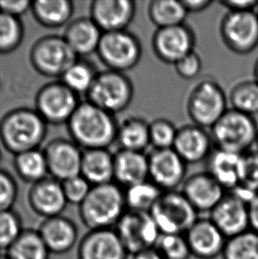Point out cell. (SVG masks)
<instances>
[{"label":"cell","instance_id":"6da1fadb","mask_svg":"<svg viewBox=\"0 0 258 259\" xmlns=\"http://www.w3.org/2000/svg\"><path fill=\"white\" fill-rule=\"evenodd\" d=\"M73 142L85 151L108 149L117 139L119 122L91 102L80 103L67 122Z\"/></svg>","mask_w":258,"mask_h":259},{"label":"cell","instance_id":"7a4b0ae2","mask_svg":"<svg viewBox=\"0 0 258 259\" xmlns=\"http://www.w3.org/2000/svg\"><path fill=\"white\" fill-rule=\"evenodd\" d=\"M47 135V123L35 110L19 108L0 120V142L13 154L38 150Z\"/></svg>","mask_w":258,"mask_h":259},{"label":"cell","instance_id":"3957f363","mask_svg":"<svg viewBox=\"0 0 258 259\" xmlns=\"http://www.w3.org/2000/svg\"><path fill=\"white\" fill-rule=\"evenodd\" d=\"M126 210L124 189L113 182L92 186L79 206V215L89 230L112 229Z\"/></svg>","mask_w":258,"mask_h":259},{"label":"cell","instance_id":"277c9868","mask_svg":"<svg viewBox=\"0 0 258 259\" xmlns=\"http://www.w3.org/2000/svg\"><path fill=\"white\" fill-rule=\"evenodd\" d=\"M228 97L212 78H203L189 89L185 99L187 115L191 123L211 128L228 108Z\"/></svg>","mask_w":258,"mask_h":259},{"label":"cell","instance_id":"5b68a950","mask_svg":"<svg viewBox=\"0 0 258 259\" xmlns=\"http://www.w3.org/2000/svg\"><path fill=\"white\" fill-rule=\"evenodd\" d=\"M257 132L255 117L232 108L225 112L209 131L215 148L238 154L251 151Z\"/></svg>","mask_w":258,"mask_h":259},{"label":"cell","instance_id":"8992f818","mask_svg":"<svg viewBox=\"0 0 258 259\" xmlns=\"http://www.w3.org/2000/svg\"><path fill=\"white\" fill-rule=\"evenodd\" d=\"M134 95L132 80L126 73L107 69L98 73L87 98L88 101L114 115L128 107Z\"/></svg>","mask_w":258,"mask_h":259},{"label":"cell","instance_id":"52a82bcc","mask_svg":"<svg viewBox=\"0 0 258 259\" xmlns=\"http://www.w3.org/2000/svg\"><path fill=\"white\" fill-rule=\"evenodd\" d=\"M161 234L185 235L199 218L182 191H164L150 212Z\"/></svg>","mask_w":258,"mask_h":259},{"label":"cell","instance_id":"ba28073f","mask_svg":"<svg viewBox=\"0 0 258 259\" xmlns=\"http://www.w3.org/2000/svg\"><path fill=\"white\" fill-rule=\"evenodd\" d=\"M97 53L108 69L126 73L139 64L143 47L139 38L128 30L105 32Z\"/></svg>","mask_w":258,"mask_h":259},{"label":"cell","instance_id":"9c48e42d","mask_svg":"<svg viewBox=\"0 0 258 259\" xmlns=\"http://www.w3.org/2000/svg\"><path fill=\"white\" fill-rule=\"evenodd\" d=\"M77 57L63 36L60 35L39 39L32 46L29 54L32 67L47 77H62L78 60Z\"/></svg>","mask_w":258,"mask_h":259},{"label":"cell","instance_id":"30bf717a","mask_svg":"<svg viewBox=\"0 0 258 259\" xmlns=\"http://www.w3.org/2000/svg\"><path fill=\"white\" fill-rule=\"evenodd\" d=\"M220 37L232 53L247 55L258 47V15L255 11H227L220 24Z\"/></svg>","mask_w":258,"mask_h":259},{"label":"cell","instance_id":"8fae6325","mask_svg":"<svg viewBox=\"0 0 258 259\" xmlns=\"http://www.w3.org/2000/svg\"><path fill=\"white\" fill-rule=\"evenodd\" d=\"M80 104L78 95L65 83L53 81L42 86L37 92L35 111L47 124H67Z\"/></svg>","mask_w":258,"mask_h":259},{"label":"cell","instance_id":"7c38bea8","mask_svg":"<svg viewBox=\"0 0 258 259\" xmlns=\"http://www.w3.org/2000/svg\"><path fill=\"white\" fill-rule=\"evenodd\" d=\"M129 255L153 248L161 233L150 212L126 210L114 228Z\"/></svg>","mask_w":258,"mask_h":259},{"label":"cell","instance_id":"4fadbf2b","mask_svg":"<svg viewBox=\"0 0 258 259\" xmlns=\"http://www.w3.org/2000/svg\"><path fill=\"white\" fill-rule=\"evenodd\" d=\"M195 44V32L186 23L157 28L151 39L152 51L157 59L163 63L173 66L194 52Z\"/></svg>","mask_w":258,"mask_h":259},{"label":"cell","instance_id":"5bb4252c","mask_svg":"<svg viewBox=\"0 0 258 259\" xmlns=\"http://www.w3.org/2000/svg\"><path fill=\"white\" fill-rule=\"evenodd\" d=\"M149 180L163 191L177 190L187 179V165L174 149H152L148 154Z\"/></svg>","mask_w":258,"mask_h":259},{"label":"cell","instance_id":"9a60e30c","mask_svg":"<svg viewBox=\"0 0 258 259\" xmlns=\"http://www.w3.org/2000/svg\"><path fill=\"white\" fill-rule=\"evenodd\" d=\"M48 170L53 179L60 182L81 175L83 151L73 141L57 139L45 149Z\"/></svg>","mask_w":258,"mask_h":259},{"label":"cell","instance_id":"2e32d148","mask_svg":"<svg viewBox=\"0 0 258 259\" xmlns=\"http://www.w3.org/2000/svg\"><path fill=\"white\" fill-rule=\"evenodd\" d=\"M209 218L227 239L250 230L248 203L230 192L209 212Z\"/></svg>","mask_w":258,"mask_h":259},{"label":"cell","instance_id":"e0dca14e","mask_svg":"<svg viewBox=\"0 0 258 259\" xmlns=\"http://www.w3.org/2000/svg\"><path fill=\"white\" fill-rule=\"evenodd\" d=\"M185 236L191 255L198 259H215L221 256L227 241L209 217H199Z\"/></svg>","mask_w":258,"mask_h":259},{"label":"cell","instance_id":"ac0fdd59","mask_svg":"<svg viewBox=\"0 0 258 259\" xmlns=\"http://www.w3.org/2000/svg\"><path fill=\"white\" fill-rule=\"evenodd\" d=\"M181 191L198 213H209L227 193L207 171L188 176Z\"/></svg>","mask_w":258,"mask_h":259},{"label":"cell","instance_id":"d6986e66","mask_svg":"<svg viewBox=\"0 0 258 259\" xmlns=\"http://www.w3.org/2000/svg\"><path fill=\"white\" fill-rule=\"evenodd\" d=\"M128 252L115 230H89L77 248V259H127Z\"/></svg>","mask_w":258,"mask_h":259},{"label":"cell","instance_id":"ffe728a7","mask_svg":"<svg viewBox=\"0 0 258 259\" xmlns=\"http://www.w3.org/2000/svg\"><path fill=\"white\" fill-rule=\"evenodd\" d=\"M173 149L189 165L208 159L215 149L208 130L190 123L178 128Z\"/></svg>","mask_w":258,"mask_h":259},{"label":"cell","instance_id":"44dd1931","mask_svg":"<svg viewBox=\"0 0 258 259\" xmlns=\"http://www.w3.org/2000/svg\"><path fill=\"white\" fill-rule=\"evenodd\" d=\"M136 14L133 0H96L91 4V18L103 33L126 30Z\"/></svg>","mask_w":258,"mask_h":259},{"label":"cell","instance_id":"7402d4cb","mask_svg":"<svg viewBox=\"0 0 258 259\" xmlns=\"http://www.w3.org/2000/svg\"><path fill=\"white\" fill-rule=\"evenodd\" d=\"M28 202L32 210L44 219L62 215L68 204L62 183L53 177H46L32 184Z\"/></svg>","mask_w":258,"mask_h":259},{"label":"cell","instance_id":"603a6c76","mask_svg":"<svg viewBox=\"0 0 258 259\" xmlns=\"http://www.w3.org/2000/svg\"><path fill=\"white\" fill-rule=\"evenodd\" d=\"M37 231L51 254L54 255L69 252L79 238L75 222L63 215L45 219Z\"/></svg>","mask_w":258,"mask_h":259},{"label":"cell","instance_id":"cb8c5ba5","mask_svg":"<svg viewBox=\"0 0 258 259\" xmlns=\"http://www.w3.org/2000/svg\"><path fill=\"white\" fill-rule=\"evenodd\" d=\"M207 161V172L230 192L241 182L243 154L215 148Z\"/></svg>","mask_w":258,"mask_h":259},{"label":"cell","instance_id":"d4e9b609","mask_svg":"<svg viewBox=\"0 0 258 259\" xmlns=\"http://www.w3.org/2000/svg\"><path fill=\"white\" fill-rule=\"evenodd\" d=\"M149 180L148 154L142 151L119 150L114 154V181L122 188H128Z\"/></svg>","mask_w":258,"mask_h":259},{"label":"cell","instance_id":"484cf974","mask_svg":"<svg viewBox=\"0 0 258 259\" xmlns=\"http://www.w3.org/2000/svg\"><path fill=\"white\" fill-rule=\"evenodd\" d=\"M103 31L90 18H78L67 25L63 37L77 56L98 52Z\"/></svg>","mask_w":258,"mask_h":259},{"label":"cell","instance_id":"4316f807","mask_svg":"<svg viewBox=\"0 0 258 259\" xmlns=\"http://www.w3.org/2000/svg\"><path fill=\"white\" fill-rule=\"evenodd\" d=\"M81 175L92 186L114 181V155L108 149L89 150L83 152Z\"/></svg>","mask_w":258,"mask_h":259},{"label":"cell","instance_id":"83f0119b","mask_svg":"<svg viewBox=\"0 0 258 259\" xmlns=\"http://www.w3.org/2000/svg\"><path fill=\"white\" fill-rule=\"evenodd\" d=\"M116 142L121 150L144 152L150 146V122L140 116H128L119 123Z\"/></svg>","mask_w":258,"mask_h":259},{"label":"cell","instance_id":"f1b7e54d","mask_svg":"<svg viewBox=\"0 0 258 259\" xmlns=\"http://www.w3.org/2000/svg\"><path fill=\"white\" fill-rule=\"evenodd\" d=\"M33 16L46 28H57L66 25L73 14V3L69 0H38L32 2Z\"/></svg>","mask_w":258,"mask_h":259},{"label":"cell","instance_id":"f546056e","mask_svg":"<svg viewBox=\"0 0 258 259\" xmlns=\"http://www.w3.org/2000/svg\"><path fill=\"white\" fill-rule=\"evenodd\" d=\"M189 15L182 0H153L148 6V16L157 28L185 24Z\"/></svg>","mask_w":258,"mask_h":259},{"label":"cell","instance_id":"4dcf8cb0","mask_svg":"<svg viewBox=\"0 0 258 259\" xmlns=\"http://www.w3.org/2000/svg\"><path fill=\"white\" fill-rule=\"evenodd\" d=\"M6 254L9 259H50L51 252L37 230L25 228Z\"/></svg>","mask_w":258,"mask_h":259},{"label":"cell","instance_id":"1f68e13d","mask_svg":"<svg viewBox=\"0 0 258 259\" xmlns=\"http://www.w3.org/2000/svg\"><path fill=\"white\" fill-rule=\"evenodd\" d=\"M126 210L150 212L164 191L150 180L124 189Z\"/></svg>","mask_w":258,"mask_h":259},{"label":"cell","instance_id":"d6a6232c","mask_svg":"<svg viewBox=\"0 0 258 259\" xmlns=\"http://www.w3.org/2000/svg\"><path fill=\"white\" fill-rule=\"evenodd\" d=\"M14 168L20 178L30 184L42 181L49 174L45 152L39 150L16 155L14 158Z\"/></svg>","mask_w":258,"mask_h":259},{"label":"cell","instance_id":"836d02e7","mask_svg":"<svg viewBox=\"0 0 258 259\" xmlns=\"http://www.w3.org/2000/svg\"><path fill=\"white\" fill-rule=\"evenodd\" d=\"M227 97L231 108L253 117L258 114V82L255 79L238 81Z\"/></svg>","mask_w":258,"mask_h":259},{"label":"cell","instance_id":"e575fe53","mask_svg":"<svg viewBox=\"0 0 258 259\" xmlns=\"http://www.w3.org/2000/svg\"><path fill=\"white\" fill-rule=\"evenodd\" d=\"M222 259H258V234L252 230L227 239Z\"/></svg>","mask_w":258,"mask_h":259},{"label":"cell","instance_id":"d590c367","mask_svg":"<svg viewBox=\"0 0 258 259\" xmlns=\"http://www.w3.org/2000/svg\"><path fill=\"white\" fill-rule=\"evenodd\" d=\"M98 73L91 64L77 60L61 77V81L78 94H88Z\"/></svg>","mask_w":258,"mask_h":259},{"label":"cell","instance_id":"8d00e7d4","mask_svg":"<svg viewBox=\"0 0 258 259\" xmlns=\"http://www.w3.org/2000/svg\"><path fill=\"white\" fill-rule=\"evenodd\" d=\"M24 37V28L20 18L0 12V53L14 52L21 46Z\"/></svg>","mask_w":258,"mask_h":259},{"label":"cell","instance_id":"74e56055","mask_svg":"<svg viewBox=\"0 0 258 259\" xmlns=\"http://www.w3.org/2000/svg\"><path fill=\"white\" fill-rule=\"evenodd\" d=\"M178 128L165 118H157L150 122V143L152 149H173Z\"/></svg>","mask_w":258,"mask_h":259},{"label":"cell","instance_id":"f35d334b","mask_svg":"<svg viewBox=\"0 0 258 259\" xmlns=\"http://www.w3.org/2000/svg\"><path fill=\"white\" fill-rule=\"evenodd\" d=\"M24 229L21 216L15 210L0 211V251L7 252Z\"/></svg>","mask_w":258,"mask_h":259},{"label":"cell","instance_id":"ab89813d","mask_svg":"<svg viewBox=\"0 0 258 259\" xmlns=\"http://www.w3.org/2000/svg\"><path fill=\"white\" fill-rule=\"evenodd\" d=\"M155 247L164 259H189L192 256L185 235L161 234Z\"/></svg>","mask_w":258,"mask_h":259},{"label":"cell","instance_id":"60d3db41","mask_svg":"<svg viewBox=\"0 0 258 259\" xmlns=\"http://www.w3.org/2000/svg\"><path fill=\"white\" fill-rule=\"evenodd\" d=\"M67 203L80 206L86 199L92 185L82 175L61 182Z\"/></svg>","mask_w":258,"mask_h":259},{"label":"cell","instance_id":"b9f144b4","mask_svg":"<svg viewBox=\"0 0 258 259\" xmlns=\"http://www.w3.org/2000/svg\"><path fill=\"white\" fill-rule=\"evenodd\" d=\"M258 194V151L251 150L243 154L240 185Z\"/></svg>","mask_w":258,"mask_h":259},{"label":"cell","instance_id":"7bdbcfd3","mask_svg":"<svg viewBox=\"0 0 258 259\" xmlns=\"http://www.w3.org/2000/svg\"><path fill=\"white\" fill-rule=\"evenodd\" d=\"M18 197V186L14 177L0 170V211L12 210Z\"/></svg>","mask_w":258,"mask_h":259},{"label":"cell","instance_id":"ee69618b","mask_svg":"<svg viewBox=\"0 0 258 259\" xmlns=\"http://www.w3.org/2000/svg\"><path fill=\"white\" fill-rule=\"evenodd\" d=\"M176 74L184 80H194L202 70V60L195 51L182 58L174 65Z\"/></svg>","mask_w":258,"mask_h":259},{"label":"cell","instance_id":"f6af8a7d","mask_svg":"<svg viewBox=\"0 0 258 259\" xmlns=\"http://www.w3.org/2000/svg\"><path fill=\"white\" fill-rule=\"evenodd\" d=\"M32 2L28 0L0 1V12L14 17L20 18L31 9Z\"/></svg>","mask_w":258,"mask_h":259},{"label":"cell","instance_id":"bcb514c9","mask_svg":"<svg viewBox=\"0 0 258 259\" xmlns=\"http://www.w3.org/2000/svg\"><path fill=\"white\" fill-rule=\"evenodd\" d=\"M220 4L227 10L234 12L255 11L258 7L256 0H224Z\"/></svg>","mask_w":258,"mask_h":259},{"label":"cell","instance_id":"7dc6e473","mask_svg":"<svg viewBox=\"0 0 258 259\" xmlns=\"http://www.w3.org/2000/svg\"><path fill=\"white\" fill-rule=\"evenodd\" d=\"M182 2L189 14L203 12L214 3L211 0H182Z\"/></svg>","mask_w":258,"mask_h":259},{"label":"cell","instance_id":"c3c4849f","mask_svg":"<svg viewBox=\"0 0 258 259\" xmlns=\"http://www.w3.org/2000/svg\"><path fill=\"white\" fill-rule=\"evenodd\" d=\"M250 230L258 234V195L248 204Z\"/></svg>","mask_w":258,"mask_h":259},{"label":"cell","instance_id":"681fc988","mask_svg":"<svg viewBox=\"0 0 258 259\" xmlns=\"http://www.w3.org/2000/svg\"><path fill=\"white\" fill-rule=\"evenodd\" d=\"M132 259H164L156 247L143 249L132 255Z\"/></svg>","mask_w":258,"mask_h":259},{"label":"cell","instance_id":"f907efd6","mask_svg":"<svg viewBox=\"0 0 258 259\" xmlns=\"http://www.w3.org/2000/svg\"><path fill=\"white\" fill-rule=\"evenodd\" d=\"M254 79L258 82V59L255 61V67H254Z\"/></svg>","mask_w":258,"mask_h":259},{"label":"cell","instance_id":"816d5d0a","mask_svg":"<svg viewBox=\"0 0 258 259\" xmlns=\"http://www.w3.org/2000/svg\"><path fill=\"white\" fill-rule=\"evenodd\" d=\"M0 259H9L6 253L0 252Z\"/></svg>","mask_w":258,"mask_h":259},{"label":"cell","instance_id":"f5cc1de1","mask_svg":"<svg viewBox=\"0 0 258 259\" xmlns=\"http://www.w3.org/2000/svg\"><path fill=\"white\" fill-rule=\"evenodd\" d=\"M255 148H256V151H258V132H257V136H256V140H255Z\"/></svg>","mask_w":258,"mask_h":259},{"label":"cell","instance_id":"db71d44e","mask_svg":"<svg viewBox=\"0 0 258 259\" xmlns=\"http://www.w3.org/2000/svg\"><path fill=\"white\" fill-rule=\"evenodd\" d=\"M255 12H256V14H257L258 15V7L257 8H256V10H255Z\"/></svg>","mask_w":258,"mask_h":259},{"label":"cell","instance_id":"11a10c76","mask_svg":"<svg viewBox=\"0 0 258 259\" xmlns=\"http://www.w3.org/2000/svg\"><path fill=\"white\" fill-rule=\"evenodd\" d=\"M0 160H1V152H0Z\"/></svg>","mask_w":258,"mask_h":259}]
</instances>
